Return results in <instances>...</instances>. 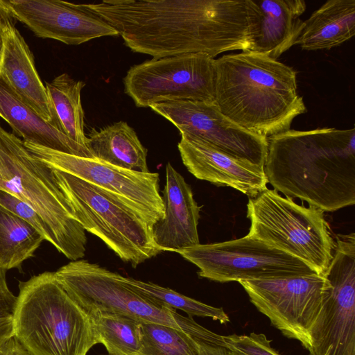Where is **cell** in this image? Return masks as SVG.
<instances>
[{"instance_id":"6da1fadb","label":"cell","mask_w":355,"mask_h":355,"mask_svg":"<svg viewBox=\"0 0 355 355\" xmlns=\"http://www.w3.org/2000/svg\"><path fill=\"white\" fill-rule=\"evenodd\" d=\"M116 29L135 53L162 58L249 51L247 0H104L83 3Z\"/></svg>"},{"instance_id":"7a4b0ae2","label":"cell","mask_w":355,"mask_h":355,"mask_svg":"<svg viewBox=\"0 0 355 355\" xmlns=\"http://www.w3.org/2000/svg\"><path fill=\"white\" fill-rule=\"evenodd\" d=\"M267 141L264 173L274 190L323 211L354 205V128L288 130Z\"/></svg>"},{"instance_id":"3957f363","label":"cell","mask_w":355,"mask_h":355,"mask_svg":"<svg viewBox=\"0 0 355 355\" xmlns=\"http://www.w3.org/2000/svg\"><path fill=\"white\" fill-rule=\"evenodd\" d=\"M215 64L214 103L242 128L268 138L306 112L291 67L252 51L223 55Z\"/></svg>"},{"instance_id":"277c9868","label":"cell","mask_w":355,"mask_h":355,"mask_svg":"<svg viewBox=\"0 0 355 355\" xmlns=\"http://www.w3.org/2000/svg\"><path fill=\"white\" fill-rule=\"evenodd\" d=\"M12 312L14 337L33 355H87L98 344L89 317L44 272L19 281Z\"/></svg>"},{"instance_id":"5b68a950","label":"cell","mask_w":355,"mask_h":355,"mask_svg":"<svg viewBox=\"0 0 355 355\" xmlns=\"http://www.w3.org/2000/svg\"><path fill=\"white\" fill-rule=\"evenodd\" d=\"M0 190L28 204L46 230V241L71 261L82 259L87 239L73 215L54 172L15 134L0 125Z\"/></svg>"},{"instance_id":"8992f818","label":"cell","mask_w":355,"mask_h":355,"mask_svg":"<svg viewBox=\"0 0 355 355\" xmlns=\"http://www.w3.org/2000/svg\"><path fill=\"white\" fill-rule=\"evenodd\" d=\"M53 171L75 218L122 261L135 268L162 252L150 222L137 205L73 175Z\"/></svg>"},{"instance_id":"52a82bcc","label":"cell","mask_w":355,"mask_h":355,"mask_svg":"<svg viewBox=\"0 0 355 355\" xmlns=\"http://www.w3.org/2000/svg\"><path fill=\"white\" fill-rule=\"evenodd\" d=\"M58 283L86 314L92 312L125 315L141 322L182 330L192 337L226 347L223 336L198 324L193 318L161 306L123 280V276L85 259L71 261L55 272Z\"/></svg>"},{"instance_id":"ba28073f","label":"cell","mask_w":355,"mask_h":355,"mask_svg":"<svg viewBox=\"0 0 355 355\" xmlns=\"http://www.w3.org/2000/svg\"><path fill=\"white\" fill-rule=\"evenodd\" d=\"M323 211L295 203L266 188L249 198L247 235L302 260L317 274L325 273L335 248Z\"/></svg>"},{"instance_id":"9c48e42d","label":"cell","mask_w":355,"mask_h":355,"mask_svg":"<svg viewBox=\"0 0 355 355\" xmlns=\"http://www.w3.org/2000/svg\"><path fill=\"white\" fill-rule=\"evenodd\" d=\"M176 253L196 266L200 277L220 283L316 273L302 260L248 235Z\"/></svg>"},{"instance_id":"30bf717a","label":"cell","mask_w":355,"mask_h":355,"mask_svg":"<svg viewBox=\"0 0 355 355\" xmlns=\"http://www.w3.org/2000/svg\"><path fill=\"white\" fill-rule=\"evenodd\" d=\"M215 60L202 53L146 60L128 69L124 92L138 107L173 101L214 102Z\"/></svg>"},{"instance_id":"8fae6325","label":"cell","mask_w":355,"mask_h":355,"mask_svg":"<svg viewBox=\"0 0 355 355\" xmlns=\"http://www.w3.org/2000/svg\"><path fill=\"white\" fill-rule=\"evenodd\" d=\"M239 283L274 327L309 350L311 329L331 288L324 275L315 273Z\"/></svg>"},{"instance_id":"7c38bea8","label":"cell","mask_w":355,"mask_h":355,"mask_svg":"<svg viewBox=\"0 0 355 355\" xmlns=\"http://www.w3.org/2000/svg\"><path fill=\"white\" fill-rule=\"evenodd\" d=\"M331 288L310 331L309 355H355V234L336 236Z\"/></svg>"},{"instance_id":"4fadbf2b","label":"cell","mask_w":355,"mask_h":355,"mask_svg":"<svg viewBox=\"0 0 355 355\" xmlns=\"http://www.w3.org/2000/svg\"><path fill=\"white\" fill-rule=\"evenodd\" d=\"M24 144L50 168L73 175L130 201L144 212L152 227L164 217L159 173L128 170L97 159L67 154L27 141Z\"/></svg>"},{"instance_id":"5bb4252c","label":"cell","mask_w":355,"mask_h":355,"mask_svg":"<svg viewBox=\"0 0 355 355\" xmlns=\"http://www.w3.org/2000/svg\"><path fill=\"white\" fill-rule=\"evenodd\" d=\"M150 107L180 134L198 137L231 157L264 169L267 138L236 125L220 112L214 101H173Z\"/></svg>"},{"instance_id":"9a60e30c","label":"cell","mask_w":355,"mask_h":355,"mask_svg":"<svg viewBox=\"0 0 355 355\" xmlns=\"http://www.w3.org/2000/svg\"><path fill=\"white\" fill-rule=\"evenodd\" d=\"M11 15L42 38L78 45L93 39L116 36V29L97 15L60 0H2Z\"/></svg>"},{"instance_id":"2e32d148","label":"cell","mask_w":355,"mask_h":355,"mask_svg":"<svg viewBox=\"0 0 355 355\" xmlns=\"http://www.w3.org/2000/svg\"><path fill=\"white\" fill-rule=\"evenodd\" d=\"M178 148L184 165L198 179L234 188L250 198L267 188L264 169L231 157L198 137L181 134Z\"/></svg>"},{"instance_id":"e0dca14e","label":"cell","mask_w":355,"mask_h":355,"mask_svg":"<svg viewBox=\"0 0 355 355\" xmlns=\"http://www.w3.org/2000/svg\"><path fill=\"white\" fill-rule=\"evenodd\" d=\"M14 21L9 12L1 26L0 79L19 99L54 126L46 87L35 69L33 55Z\"/></svg>"},{"instance_id":"ac0fdd59","label":"cell","mask_w":355,"mask_h":355,"mask_svg":"<svg viewBox=\"0 0 355 355\" xmlns=\"http://www.w3.org/2000/svg\"><path fill=\"white\" fill-rule=\"evenodd\" d=\"M164 216L152 227L154 241L159 250L176 252L200 244L198 225L200 207L183 176L168 162L162 191Z\"/></svg>"},{"instance_id":"d6986e66","label":"cell","mask_w":355,"mask_h":355,"mask_svg":"<svg viewBox=\"0 0 355 355\" xmlns=\"http://www.w3.org/2000/svg\"><path fill=\"white\" fill-rule=\"evenodd\" d=\"M251 21L249 51L273 60L293 45L304 26L300 16L306 6L302 0H247Z\"/></svg>"},{"instance_id":"ffe728a7","label":"cell","mask_w":355,"mask_h":355,"mask_svg":"<svg viewBox=\"0 0 355 355\" xmlns=\"http://www.w3.org/2000/svg\"><path fill=\"white\" fill-rule=\"evenodd\" d=\"M0 116L14 133L30 142L73 155L93 158L89 150L69 139L19 99L0 79Z\"/></svg>"},{"instance_id":"44dd1931","label":"cell","mask_w":355,"mask_h":355,"mask_svg":"<svg viewBox=\"0 0 355 355\" xmlns=\"http://www.w3.org/2000/svg\"><path fill=\"white\" fill-rule=\"evenodd\" d=\"M355 34V0H329L304 21L297 44L306 51L330 49Z\"/></svg>"},{"instance_id":"7402d4cb","label":"cell","mask_w":355,"mask_h":355,"mask_svg":"<svg viewBox=\"0 0 355 355\" xmlns=\"http://www.w3.org/2000/svg\"><path fill=\"white\" fill-rule=\"evenodd\" d=\"M85 146L94 159L128 170L150 172L147 149L125 121L93 129L87 136Z\"/></svg>"},{"instance_id":"603a6c76","label":"cell","mask_w":355,"mask_h":355,"mask_svg":"<svg viewBox=\"0 0 355 355\" xmlns=\"http://www.w3.org/2000/svg\"><path fill=\"white\" fill-rule=\"evenodd\" d=\"M86 83L64 73L46 83L54 126L78 144L86 147L81 91ZM87 148V147H86Z\"/></svg>"},{"instance_id":"cb8c5ba5","label":"cell","mask_w":355,"mask_h":355,"mask_svg":"<svg viewBox=\"0 0 355 355\" xmlns=\"http://www.w3.org/2000/svg\"><path fill=\"white\" fill-rule=\"evenodd\" d=\"M44 236L28 222L0 205V266L20 268L34 255Z\"/></svg>"},{"instance_id":"d4e9b609","label":"cell","mask_w":355,"mask_h":355,"mask_svg":"<svg viewBox=\"0 0 355 355\" xmlns=\"http://www.w3.org/2000/svg\"><path fill=\"white\" fill-rule=\"evenodd\" d=\"M98 340L109 355H138L141 343V321L113 313L87 314Z\"/></svg>"},{"instance_id":"484cf974","label":"cell","mask_w":355,"mask_h":355,"mask_svg":"<svg viewBox=\"0 0 355 355\" xmlns=\"http://www.w3.org/2000/svg\"><path fill=\"white\" fill-rule=\"evenodd\" d=\"M123 280L134 289L161 306L180 309L189 317H207L221 324L230 322L228 315L223 308L214 307L180 294L171 288L132 277H123Z\"/></svg>"},{"instance_id":"4316f807","label":"cell","mask_w":355,"mask_h":355,"mask_svg":"<svg viewBox=\"0 0 355 355\" xmlns=\"http://www.w3.org/2000/svg\"><path fill=\"white\" fill-rule=\"evenodd\" d=\"M138 355H200L195 338L174 327L141 322Z\"/></svg>"},{"instance_id":"83f0119b","label":"cell","mask_w":355,"mask_h":355,"mask_svg":"<svg viewBox=\"0 0 355 355\" xmlns=\"http://www.w3.org/2000/svg\"><path fill=\"white\" fill-rule=\"evenodd\" d=\"M223 340L230 355H282L272 347V340L263 334H233L223 336Z\"/></svg>"},{"instance_id":"f1b7e54d","label":"cell","mask_w":355,"mask_h":355,"mask_svg":"<svg viewBox=\"0 0 355 355\" xmlns=\"http://www.w3.org/2000/svg\"><path fill=\"white\" fill-rule=\"evenodd\" d=\"M0 205L28 222L44 236L45 240L46 239V230L44 222L28 204L6 191L0 190Z\"/></svg>"},{"instance_id":"f546056e","label":"cell","mask_w":355,"mask_h":355,"mask_svg":"<svg viewBox=\"0 0 355 355\" xmlns=\"http://www.w3.org/2000/svg\"><path fill=\"white\" fill-rule=\"evenodd\" d=\"M13 336L12 312H0V348Z\"/></svg>"},{"instance_id":"4dcf8cb0","label":"cell","mask_w":355,"mask_h":355,"mask_svg":"<svg viewBox=\"0 0 355 355\" xmlns=\"http://www.w3.org/2000/svg\"><path fill=\"white\" fill-rule=\"evenodd\" d=\"M0 355H33L13 336L1 348Z\"/></svg>"},{"instance_id":"1f68e13d","label":"cell","mask_w":355,"mask_h":355,"mask_svg":"<svg viewBox=\"0 0 355 355\" xmlns=\"http://www.w3.org/2000/svg\"><path fill=\"white\" fill-rule=\"evenodd\" d=\"M200 355H230L228 349L224 347L214 345L195 338Z\"/></svg>"},{"instance_id":"d6a6232c","label":"cell","mask_w":355,"mask_h":355,"mask_svg":"<svg viewBox=\"0 0 355 355\" xmlns=\"http://www.w3.org/2000/svg\"><path fill=\"white\" fill-rule=\"evenodd\" d=\"M6 272V270L0 266V296L12 297L15 295L8 288Z\"/></svg>"},{"instance_id":"836d02e7","label":"cell","mask_w":355,"mask_h":355,"mask_svg":"<svg viewBox=\"0 0 355 355\" xmlns=\"http://www.w3.org/2000/svg\"><path fill=\"white\" fill-rule=\"evenodd\" d=\"M9 13L8 10L6 8V7L3 3L2 0H0V50L1 46V26L3 22V20L5 17L8 15Z\"/></svg>"},{"instance_id":"e575fe53","label":"cell","mask_w":355,"mask_h":355,"mask_svg":"<svg viewBox=\"0 0 355 355\" xmlns=\"http://www.w3.org/2000/svg\"><path fill=\"white\" fill-rule=\"evenodd\" d=\"M2 304H3L2 301H1V300L0 299V310H1V308H2Z\"/></svg>"},{"instance_id":"d590c367","label":"cell","mask_w":355,"mask_h":355,"mask_svg":"<svg viewBox=\"0 0 355 355\" xmlns=\"http://www.w3.org/2000/svg\"><path fill=\"white\" fill-rule=\"evenodd\" d=\"M107 355H109V354H107Z\"/></svg>"}]
</instances>
